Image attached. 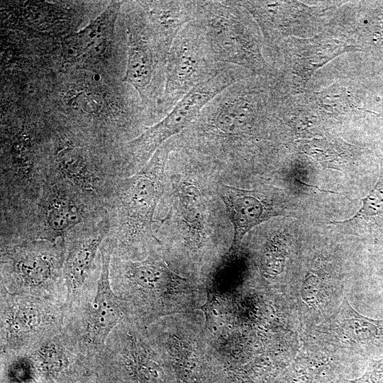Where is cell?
<instances>
[{"label": "cell", "mask_w": 383, "mask_h": 383, "mask_svg": "<svg viewBox=\"0 0 383 383\" xmlns=\"http://www.w3.org/2000/svg\"><path fill=\"white\" fill-rule=\"evenodd\" d=\"M228 65L213 56L201 28L186 25L174 39L167 57L165 84L158 111L164 117L195 87L220 74Z\"/></svg>", "instance_id": "3957f363"}, {"label": "cell", "mask_w": 383, "mask_h": 383, "mask_svg": "<svg viewBox=\"0 0 383 383\" xmlns=\"http://www.w3.org/2000/svg\"><path fill=\"white\" fill-rule=\"evenodd\" d=\"M56 160L60 174L67 182L82 191L97 193L100 174L91 167L82 149L70 145L60 148Z\"/></svg>", "instance_id": "2e32d148"}, {"label": "cell", "mask_w": 383, "mask_h": 383, "mask_svg": "<svg viewBox=\"0 0 383 383\" xmlns=\"http://www.w3.org/2000/svg\"><path fill=\"white\" fill-rule=\"evenodd\" d=\"M70 99L72 106L87 113H95L102 106L99 95L89 90L77 91Z\"/></svg>", "instance_id": "44dd1931"}, {"label": "cell", "mask_w": 383, "mask_h": 383, "mask_svg": "<svg viewBox=\"0 0 383 383\" xmlns=\"http://www.w3.org/2000/svg\"><path fill=\"white\" fill-rule=\"evenodd\" d=\"M56 257L43 250L25 251L18 256L14 271L25 285L41 287L50 282L56 271Z\"/></svg>", "instance_id": "e0dca14e"}, {"label": "cell", "mask_w": 383, "mask_h": 383, "mask_svg": "<svg viewBox=\"0 0 383 383\" xmlns=\"http://www.w3.org/2000/svg\"><path fill=\"white\" fill-rule=\"evenodd\" d=\"M202 30L215 60L271 74L262 53L259 31L250 13L235 1H197L194 21Z\"/></svg>", "instance_id": "7a4b0ae2"}, {"label": "cell", "mask_w": 383, "mask_h": 383, "mask_svg": "<svg viewBox=\"0 0 383 383\" xmlns=\"http://www.w3.org/2000/svg\"><path fill=\"white\" fill-rule=\"evenodd\" d=\"M244 70L228 65L217 76L195 87L160 121L128 143L131 154L137 160H148L168 139L186 130L216 96L244 78Z\"/></svg>", "instance_id": "5b68a950"}, {"label": "cell", "mask_w": 383, "mask_h": 383, "mask_svg": "<svg viewBox=\"0 0 383 383\" xmlns=\"http://www.w3.org/2000/svg\"><path fill=\"white\" fill-rule=\"evenodd\" d=\"M37 357L43 369L49 374L58 373L67 365L65 351L53 342L42 345L37 350Z\"/></svg>", "instance_id": "ffe728a7"}, {"label": "cell", "mask_w": 383, "mask_h": 383, "mask_svg": "<svg viewBox=\"0 0 383 383\" xmlns=\"http://www.w3.org/2000/svg\"><path fill=\"white\" fill-rule=\"evenodd\" d=\"M130 17L128 61L123 81L131 84L142 99L156 97L154 83L164 91L167 56L157 45L141 13ZM163 86V87H164ZM165 88V87H164Z\"/></svg>", "instance_id": "52a82bcc"}, {"label": "cell", "mask_w": 383, "mask_h": 383, "mask_svg": "<svg viewBox=\"0 0 383 383\" xmlns=\"http://www.w3.org/2000/svg\"><path fill=\"white\" fill-rule=\"evenodd\" d=\"M40 323L39 311L31 305H20L15 308L9 318V326L16 334L30 333Z\"/></svg>", "instance_id": "d6986e66"}, {"label": "cell", "mask_w": 383, "mask_h": 383, "mask_svg": "<svg viewBox=\"0 0 383 383\" xmlns=\"http://www.w3.org/2000/svg\"><path fill=\"white\" fill-rule=\"evenodd\" d=\"M252 15L268 45L277 44L289 33L293 4L272 1H235Z\"/></svg>", "instance_id": "7c38bea8"}, {"label": "cell", "mask_w": 383, "mask_h": 383, "mask_svg": "<svg viewBox=\"0 0 383 383\" xmlns=\"http://www.w3.org/2000/svg\"><path fill=\"white\" fill-rule=\"evenodd\" d=\"M266 90L245 77L211 100L182 133L187 145L210 155L241 153L269 119Z\"/></svg>", "instance_id": "6da1fadb"}, {"label": "cell", "mask_w": 383, "mask_h": 383, "mask_svg": "<svg viewBox=\"0 0 383 383\" xmlns=\"http://www.w3.org/2000/svg\"><path fill=\"white\" fill-rule=\"evenodd\" d=\"M125 275L135 285L158 293L168 292L186 279L173 272L167 265L152 256L140 262H128Z\"/></svg>", "instance_id": "9a60e30c"}, {"label": "cell", "mask_w": 383, "mask_h": 383, "mask_svg": "<svg viewBox=\"0 0 383 383\" xmlns=\"http://www.w3.org/2000/svg\"><path fill=\"white\" fill-rule=\"evenodd\" d=\"M101 253L100 274L95 296L90 304L87 319L88 339L94 345H103L105 343L123 315L119 300L110 282L111 250L109 245L103 248Z\"/></svg>", "instance_id": "9c48e42d"}, {"label": "cell", "mask_w": 383, "mask_h": 383, "mask_svg": "<svg viewBox=\"0 0 383 383\" xmlns=\"http://www.w3.org/2000/svg\"><path fill=\"white\" fill-rule=\"evenodd\" d=\"M331 223L361 236L374 238L383 235V165L377 182L362 199L356 214L348 220Z\"/></svg>", "instance_id": "5bb4252c"}, {"label": "cell", "mask_w": 383, "mask_h": 383, "mask_svg": "<svg viewBox=\"0 0 383 383\" xmlns=\"http://www.w3.org/2000/svg\"><path fill=\"white\" fill-rule=\"evenodd\" d=\"M317 338L345 357L353 365L355 357L383 355V319H374L356 311L345 299L338 311L318 326Z\"/></svg>", "instance_id": "8992f818"}, {"label": "cell", "mask_w": 383, "mask_h": 383, "mask_svg": "<svg viewBox=\"0 0 383 383\" xmlns=\"http://www.w3.org/2000/svg\"><path fill=\"white\" fill-rule=\"evenodd\" d=\"M44 192L40 218L43 230L49 238L55 239L82 223V204L70 189L52 183Z\"/></svg>", "instance_id": "30bf717a"}, {"label": "cell", "mask_w": 383, "mask_h": 383, "mask_svg": "<svg viewBox=\"0 0 383 383\" xmlns=\"http://www.w3.org/2000/svg\"><path fill=\"white\" fill-rule=\"evenodd\" d=\"M315 43H306L309 49L294 54V73L303 86L316 69L345 50V46L335 40L318 38Z\"/></svg>", "instance_id": "ac0fdd59"}, {"label": "cell", "mask_w": 383, "mask_h": 383, "mask_svg": "<svg viewBox=\"0 0 383 383\" xmlns=\"http://www.w3.org/2000/svg\"><path fill=\"white\" fill-rule=\"evenodd\" d=\"M217 192L233 225V248L240 245L244 235L253 227L287 212L282 194L272 187L243 189L220 184Z\"/></svg>", "instance_id": "ba28073f"}, {"label": "cell", "mask_w": 383, "mask_h": 383, "mask_svg": "<svg viewBox=\"0 0 383 383\" xmlns=\"http://www.w3.org/2000/svg\"><path fill=\"white\" fill-rule=\"evenodd\" d=\"M346 383H383V355L372 360L360 377Z\"/></svg>", "instance_id": "7402d4cb"}, {"label": "cell", "mask_w": 383, "mask_h": 383, "mask_svg": "<svg viewBox=\"0 0 383 383\" xmlns=\"http://www.w3.org/2000/svg\"><path fill=\"white\" fill-rule=\"evenodd\" d=\"M106 232V227L86 231L74 242L65 262L66 279L72 290L84 284Z\"/></svg>", "instance_id": "4fadbf2b"}, {"label": "cell", "mask_w": 383, "mask_h": 383, "mask_svg": "<svg viewBox=\"0 0 383 383\" xmlns=\"http://www.w3.org/2000/svg\"><path fill=\"white\" fill-rule=\"evenodd\" d=\"M219 305V302L213 293L209 292L207 293V301L206 302L201 306V307L197 309L201 310L206 318V323H210L211 320H213V316H218V313L217 312L216 306Z\"/></svg>", "instance_id": "603a6c76"}, {"label": "cell", "mask_w": 383, "mask_h": 383, "mask_svg": "<svg viewBox=\"0 0 383 383\" xmlns=\"http://www.w3.org/2000/svg\"><path fill=\"white\" fill-rule=\"evenodd\" d=\"M174 142L163 144L150 161L135 174L125 179L118 188L117 209L121 231L132 238L147 234L152 238L154 215L163 193L164 172Z\"/></svg>", "instance_id": "277c9868"}, {"label": "cell", "mask_w": 383, "mask_h": 383, "mask_svg": "<svg viewBox=\"0 0 383 383\" xmlns=\"http://www.w3.org/2000/svg\"><path fill=\"white\" fill-rule=\"evenodd\" d=\"M151 33L162 52L167 56L180 32L194 21L197 1H157L145 2Z\"/></svg>", "instance_id": "8fae6325"}, {"label": "cell", "mask_w": 383, "mask_h": 383, "mask_svg": "<svg viewBox=\"0 0 383 383\" xmlns=\"http://www.w3.org/2000/svg\"><path fill=\"white\" fill-rule=\"evenodd\" d=\"M382 273H383V263H382Z\"/></svg>", "instance_id": "cb8c5ba5"}]
</instances>
